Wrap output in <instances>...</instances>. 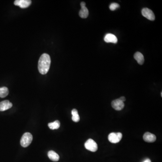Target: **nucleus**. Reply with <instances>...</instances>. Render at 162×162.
Listing matches in <instances>:
<instances>
[{
	"label": "nucleus",
	"instance_id": "f257e3e1",
	"mask_svg": "<svg viewBox=\"0 0 162 162\" xmlns=\"http://www.w3.org/2000/svg\"><path fill=\"white\" fill-rule=\"evenodd\" d=\"M51 64V59L48 54L44 53L40 56L39 59L38 68L41 74H46L49 70Z\"/></svg>",
	"mask_w": 162,
	"mask_h": 162
},
{
	"label": "nucleus",
	"instance_id": "f03ea898",
	"mask_svg": "<svg viewBox=\"0 0 162 162\" xmlns=\"http://www.w3.org/2000/svg\"><path fill=\"white\" fill-rule=\"evenodd\" d=\"M32 136L29 132L24 133L20 140V144L23 147H27L28 146L32 140Z\"/></svg>",
	"mask_w": 162,
	"mask_h": 162
},
{
	"label": "nucleus",
	"instance_id": "7ed1b4c3",
	"mask_svg": "<svg viewBox=\"0 0 162 162\" xmlns=\"http://www.w3.org/2000/svg\"><path fill=\"white\" fill-rule=\"evenodd\" d=\"M86 148L92 152H95L98 149V146L96 142L92 139H89L84 144Z\"/></svg>",
	"mask_w": 162,
	"mask_h": 162
},
{
	"label": "nucleus",
	"instance_id": "20e7f679",
	"mask_svg": "<svg viewBox=\"0 0 162 162\" xmlns=\"http://www.w3.org/2000/svg\"><path fill=\"white\" fill-rule=\"evenodd\" d=\"M122 134L120 132L110 133L108 136V139L110 142L112 143H117L119 142L122 138Z\"/></svg>",
	"mask_w": 162,
	"mask_h": 162
},
{
	"label": "nucleus",
	"instance_id": "39448f33",
	"mask_svg": "<svg viewBox=\"0 0 162 162\" xmlns=\"http://www.w3.org/2000/svg\"><path fill=\"white\" fill-rule=\"evenodd\" d=\"M142 15L149 20L154 21L155 20V15L153 12L147 8H144L141 10Z\"/></svg>",
	"mask_w": 162,
	"mask_h": 162
},
{
	"label": "nucleus",
	"instance_id": "423d86ee",
	"mask_svg": "<svg viewBox=\"0 0 162 162\" xmlns=\"http://www.w3.org/2000/svg\"><path fill=\"white\" fill-rule=\"evenodd\" d=\"M31 3L32 1L30 0H16L14 2V5L19 6L22 9L28 8Z\"/></svg>",
	"mask_w": 162,
	"mask_h": 162
},
{
	"label": "nucleus",
	"instance_id": "0eeeda50",
	"mask_svg": "<svg viewBox=\"0 0 162 162\" xmlns=\"http://www.w3.org/2000/svg\"><path fill=\"white\" fill-rule=\"evenodd\" d=\"M80 5L81 9L79 11V16L83 19H86L89 15V11L87 8L86 7V3L85 2H82L80 4Z\"/></svg>",
	"mask_w": 162,
	"mask_h": 162
},
{
	"label": "nucleus",
	"instance_id": "6e6552de",
	"mask_svg": "<svg viewBox=\"0 0 162 162\" xmlns=\"http://www.w3.org/2000/svg\"><path fill=\"white\" fill-rule=\"evenodd\" d=\"M111 105L114 110L118 111L122 110L125 106L124 102L122 101L119 99H116V100L112 101V102Z\"/></svg>",
	"mask_w": 162,
	"mask_h": 162
},
{
	"label": "nucleus",
	"instance_id": "1a4fd4ad",
	"mask_svg": "<svg viewBox=\"0 0 162 162\" xmlns=\"http://www.w3.org/2000/svg\"><path fill=\"white\" fill-rule=\"evenodd\" d=\"M104 40L107 43H117L118 42V38L113 34L108 33L104 37Z\"/></svg>",
	"mask_w": 162,
	"mask_h": 162
},
{
	"label": "nucleus",
	"instance_id": "9d476101",
	"mask_svg": "<svg viewBox=\"0 0 162 162\" xmlns=\"http://www.w3.org/2000/svg\"><path fill=\"white\" fill-rule=\"evenodd\" d=\"M12 104L8 100L3 101L0 102V111H4L10 109L12 107Z\"/></svg>",
	"mask_w": 162,
	"mask_h": 162
},
{
	"label": "nucleus",
	"instance_id": "9b49d317",
	"mask_svg": "<svg viewBox=\"0 0 162 162\" xmlns=\"http://www.w3.org/2000/svg\"><path fill=\"white\" fill-rule=\"evenodd\" d=\"M143 139L146 142H154L156 140V137L154 134L150 132H147L143 136Z\"/></svg>",
	"mask_w": 162,
	"mask_h": 162
},
{
	"label": "nucleus",
	"instance_id": "f8f14e48",
	"mask_svg": "<svg viewBox=\"0 0 162 162\" xmlns=\"http://www.w3.org/2000/svg\"><path fill=\"white\" fill-rule=\"evenodd\" d=\"M134 58L136 60L138 64L140 65L143 64L145 59L144 56L140 52H136L135 53L134 55Z\"/></svg>",
	"mask_w": 162,
	"mask_h": 162
},
{
	"label": "nucleus",
	"instance_id": "ddd939ff",
	"mask_svg": "<svg viewBox=\"0 0 162 162\" xmlns=\"http://www.w3.org/2000/svg\"><path fill=\"white\" fill-rule=\"evenodd\" d=\"M48 156L50 159L54 162H57L59 159V156L53 150H50L48 153Z\"/></svg>",
	"mask_w": 162,
	"mask_h": 162
},
{
	"label": "nucleus",
	"instance_id": "4468645a",
	"mask_svg": "<svg viewBox=\"0 0 162 162\" xmlns=\"http://www.w3.org/2000/svg\"><path fill=\"white\" fill-rule=\"evenodd\" d=\"M72 120L74 122H78L80 120V117L76 109H73L72 111Z\"/></svg>",
	"mask_w": 162,
	"mask_h": 162
},
{
	"label": "nucleus",
	"instance_id": "2eb2a0df",
	"mask_svg": "<svg viewBox=\"0 0 162 162\" xmlns=\"http://www.w3.org/2000/svg\"><path fill=\"white\" fill-rule=\"evenodd\" d=\"M48 125L50 129H57L60 127V122H59V121L56 120L54 122L49 123Z\"/></svg>",
	"mask_w": 162,
	"mask_h": 162
},
{
	"label": "nucleus",
	"instance_id": "dca6fc26",
	"mask_svg": "<svg viewBox=\"0 0 162 162\" xmlns=\"http://www.w3.org/2000/svg\"><path fill=\"white\" fill-rule=\"evenodd\" d=\"M9 94V90L6 87H2L0 88V97L4 98Z\"/></svg>",
	"mask_w": 162,
	"mask_h": 162
},
{
	"label": "nucleus",
	"instance_id": "f3484780",
	"mask_svg": "<svg viewBox=\"0 0 162 162\" xmlns=\"http://www.w3.org/2000/svg\"><path fill=\"white\" fill-rule=\"evenodd\" d=\"M120 5L118 4L117 3H112L110 4V10L112 11L115 10L116 9H118V8L119 7Z\"/></svg>",
	"mask_w": 162,
	"mask_h": 162
},
{
	"label": "nucleus",
	"instance_id": "a211bd4d",
	"mask_svg": "<svg viewBox=\"0 0 162 162\" xmlns=\"http://www.w3.org/2000/svg\"><path fill=\"white\" fill-rule=\"evenodd\" d=\"M119 99L120 100H121L123 102L126 100V98H125V97H124V96H122L120 98H119Z\"/></svg>",
	"mask_w": 162,
	"mask_h": 162
},
{
	"label": "nucleus",
	"instance_id": "6ab92c4d",
	"mask_svg": "<svg viewBox=\"0 0 162 162\" xmlns=\"http://www.w3.org/2000/svg\"><path fill=\"white\" fill-rule=\"evenodd\" d=\"M143 162H151V161L150 159L147 158V159H146V160H144Z\"/></svg>",
	"mask_w": 162,
	"mask_h": 162
}]
</instances>
